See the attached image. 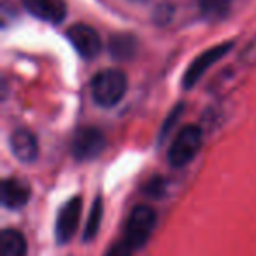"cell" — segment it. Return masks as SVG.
I'll list each match as a JSON object with an SVG mask.
<instances>
[{
	"label": "cell",
	"instance_id": "11",
	"mask_svg": "<svg viewBox=\"0 0 256 256\" xmlns=\"http://www.w3.org/2000/svg\"><path fill=\"white\" fill-rule=\"evenodd\" d=\"M0 256H26L25 235L14 228H6L0 235Z\"/></svg>",
	"mask_w": 256,
	"mask_h": 256
},
{
	"label": "cell",
	"instance_id": "8",
	"mask_svg": "<svg viewBox=\"0 0 256 256\" xmlns=\"http://www.w3.org/2000/svg\"><path fill=\"white\" fill-rule=\"evenodd\" d=\"M23 8L37 20L48 23H62L67 16L65 0H22Z\"/></svg>",
	"mask_w": 256,
	"mask_h": 256
},
{
	"label": "cell",
	"instance_id": "4",
	"mask_svg": "<svg viewBox=\"0 0 256 256\" xmlns=\"http://www.w3.org/2000/svg\"><path fill=\"white\" fill-rule=\"evenodd\" d=\"M107 139L96 126H82L74 134L70 142L72 156L79 162H90L98 158L106 151Z\"/></svg>",
	"mask_w": 256,
	"mask_h": 256
},
{
	"label": "cell",
	"instance_id": "6",
	"mask_svg": "<svg viewBox=\"0 0 256 256\" xmlns=\"http://www.w3.org/2000/svg\"><path fill=\"white\" fill-rule=\"evenodd\" d=\"M81 214H82V202L81 196H74V198L67 200L64 206L60 207L56 216V224H54V238L58 244H67L72 237L76 235L81 223Z\"/></svg>",
	"mask_w": 256,
	"mask_h": 256
},
{
	"label": "cell",
	"instance_id": "13",
	"mask_svg": "<svg viewBox=\"0 0 256 256\" xmlns=\"http://www.w3.org/2000/svg\"><path fill=\"white\" fill-rule=\"evenodd\" d=\"M235 0H198L200 12L207 20H221L230 12Z\"/></svg>",
	"mask_w": 256,
	"mask_h": 256
},
{
	"label": "cell",
	"instance_id": "15",
	"mask_svg": "<svg viewBox=\"0 0 256 256\" xmlns=\"http://www.w3.org/2000/svg\"><path fill=\"white\" fill-rule=\"evenodd\" d=\"M134 251H136V249L128 244L126 240H123V242H118V244L107 252V256H134Z\"/></svg>",
	"mask_w": 256,
	"mask_h": 256
},
{
	"label": "cell",
	"instance_id": "1",
	"mask_svg": "<svg viewBox=\"0 0 256 256\" xmlns=\"http://www.w3.org/2000/svg\"><path fill=\"white\" fill-rule=\"evenodd\" d=\"M128 88V79L120 68H106L93 76L92 96L96 106L114 107L123 100Z\"/></svg>",
	"mask_w": 256,
	"mask_h": 256
},
{
	"label": "cell",
	"instance_id": "12",
	"mask_svg": "<svg viewBox=\"0 0 256 256\" xmlns=\"http://www.w3.org/2000/svg\"><path fill=\"white\" fill-rule=\"evenodd\" d=\"M102 216H104V200L102 196H96L92 206V210H90L88 220H86L84 234H82V240L84 242H92L98 235L100 224H102Z\"/></svg>",
	"mask_w": 256,
	"mask_h": 256
},
{
	"label": "cell",
	"instance_id": "9",
	"mask_svg": "<svg viewBox=\"0 0 256 256\" xmlns=\"http://www.w3.org/2000/svg\"><path fill=\"white\" fill-rule=\"evenodd\" d=\"M11 153L18 158L22 164H34L39 156V142L37 137L26 128H18L9 137Z\"/></svg>",
	"mask_w": 256,
	"mask_h": 256
},
{
	"label": "cell",
	"instance_id": "7",
	"mask_svg": "<svg viewBox=\"0 0 256 256\" xmlns=\"http://www.w3.org/2000/svg\"><path fill=\"white\" fill-rule=\"evenodd\" d=\"M67 37L70 40V44L76 48L79 54L82 58H95L102 50V40L100 36L93 26L84 25V23H76L67 30Z\"/></svg>",
	"mask_w": 256,
	"mask_h": 256
},
{
	"label": "cell",
	"instance_id": "10",
	"mask_svg": "<svg viewBox=\"0 0 256 256\" xmlns=\"http://www.w3.org/2000/svg\"><path fill=\"white\" fill-rule=\"evenodd\" d=\"M32 190L26 182L16 178H8L2 181V204L8 209H22L28 204Z\"/></svg>",
	"mask_w": 256,
	"mask_h": 256
},
{
	"label": "cell",
	"instance_id": "14",
	"mask_svg": "<svg viewBox=\"0 0 256 256\" xmlns=\"http://www.w3.org/2000/svg\"><path fill=\"white\" fill-rule=\"evenodd\" d=\"M137 50V42L132 36H116L110 39V53L116 58L126 60V58L134 56Z\"/></svg>",
	"mask_w": 256,
	"mask_h": 256
},
{
	"label": "cell",
	"instance_id": "2",
	"mask_svg": "<svg viewBox=\"0 0 256 256\" xmlns=\"http://www.w3.org/2000/svg\"><path fill=\"white\" fill-rule=\"evenodd\" d=\"M204 144V132L198 124H186L179 130L168 148V164L174 168L190 165L200 153Z\"/></svg>",
	"mask_w": 256,
	"mask_h": 256
},
{
	"label": "cell",
	"instance_id": "5",
	"mask_svg": "<svg viewBox=\"0 0 256 256\" xmlns=\"http://www.w3.org/2000/svg\"><path fill=\"white\" fill-rule=\"evenodd\" d=\"M232 48H234V42H221V44H216V46L209 48V50L202 51V53L188 65V68H186L184 78H182V86H184L186 90H192L212 65H216L221 58H224L230 53Z\"/></svg>",
	"mask_w": 256,
	"mask_h": 256
},
{
	"label": "cell",
	"instance_id": "3",
	"mask_svg": "<svg viewBox=\"0 0 256 256\" xmlns=\"http://www.w3.org/2000/svg\"><path fill=\"white\" fill-rule=\"evenodd\" d=\"M156 224V212L151 206H137L132 209L126 221V230H124V240L132 246L134 249H140L148 244L151 238Z\"/></svg>",
	"mask_w": 256,
	"mask_h": 256
}]
</instances>
